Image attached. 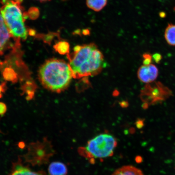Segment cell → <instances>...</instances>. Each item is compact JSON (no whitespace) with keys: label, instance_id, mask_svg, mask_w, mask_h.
<instances>
[{"label":"cell","instance_id":"obj_29","mask_svg":"<svg viewBox=\"0 0 175 175\" xmlns=\"http://www.w3.org/2000/svg\"><path fill=\"white\" fill-rule=\"evenodd\" d=\"M0 132H1V131H0Z\"/></svg>","mask_w":175,"mask_h":175},{"label":"cell","instance_id":"obj_25","mask_svg":"<svg viewBox=\"0 0 175 175\" xmlns=\"http://www.w3.org/2000/svg\"><path fill=\"white\" fill-rule=\"evenodd\" d=\"M18 146L20 148H24L25 146V143L23 142H20L18 144Z\"/></svg>","mask_w":175,"mask_h":175},{"label":"cell","instance_id":"obj_6","mask_svg":"<svg viewBox=\"0 0 175 175\" xmlns=\"http://www.w3.org/2000/svg\"><path fill=\"white\" fill-rule=\"evenodd\" d=\"M26 159L33 165H40L47 163L53 154L52 146L47 139L44 142L31 143L28 148Z\"/></svg>","mask_w":175,"mask_h":175},{"label":"cell","instance_id":"obj_27","mask_svg":"<svg viewBox=\"0 0 175 175\" xmlns=\"http://www.w3.org/2000/svg\"><path fill=\"white\" fill-rule=\"evenodd\" d=\"M142 161V159L141 157L138 156L136 158V161L137 163H141Z\"/></svg>","mask_w":175,"mask_h":175},{"label":"cell","instance_id":"obj_7","mask_svg":"<svg viewBox=\"0 0 175 175\" xmlns=\"http://www.w3.org/2000/svg\"><path fill=\"white\" fill-rule=\"evenodd\" d=\"M16 42L5 23L0 8V56L8 49H12Z\"/></svg>","mask_w":175,"mask_h":175},{"label":"cell","instance_id":"obj_3","mask_svg":"<svg viewBox=\"0 0 175 175\" xmlns=\"http://www.w3.org/2000/svg\"><path fill=\"white\" fill-rule=\"evenodd\" d=\"M23 0H1V11L11 34L16 42L25 41L29 29L26 26L27 12L24 11L21 5Z\"/></svg>","mask_w":175,"mask_h":175},{"label":"cell","instance_id":"obj_20","mask_svg":"<svg viewBox=\"0 0 175 175\" xmlns=\"http://www.w3.org/2000/svg\"><path fill=\"white\" fill-rule=\"evenodd\" d=\"M7 106L2 102H0V115H3L7 111Z\"/></svg>","mask_w":175,"mask_h":175},{"label":"cell","instance_id":"obj_13","mask_svg":"<svg viewBox=\"0 0 175 175\" xmlns=\"http://www.w3.org/2000/svg\"><path fill=\"white\" fill-rule=\"evenodd\" d=\"M107 0H86L88 7L95 11L102 10L106 5Z\"/></svg>","mask_w":175,"mask_h":175},{"label":"cell","instance_id":"obj_5","mask_svg":"<svg viewBox=\"0 0 175 175\" xmlns=\"http://www.w3.org/2000/svg\"><path fill=\"white\" fill-rule=\"evenodd\" d=\"M172 94L171 90L160 82L147 83L141 94V98L145 102L143 108L146 109L149 104L165 101Z\"/></svg>","mask_w":175,"mask_h":175},{"label":"cell","instance_id":"obj_21","mask_svg":"<svg viewBox=\"0 0 175 175\" xmlns=\"http://www.w3.org/2000/svg\"><path fill=\"white\" fill-rule=\"evenodd\" d=\"M6 83H3L0 84V98L2 96L3 93L4 92L5 90Z\"/></svg>","mask_w":175,"mask_h":175},{"label":"cell","instance_id":"obj_2","mask_svg":"<svg viewBox=\"0 0 175 175\" xmlns=\"http://www.w3.org/2000/svg\"><path fill=\"white\" fill-rule=\"evenodd\" d=\"M39 78L46 89L60 93L68 87L73 77L69 64L63 60L51 59L40 67Z\"/></svg>","mask_w":175,"mask_h":175},{"label":"cell","instance_id":"obj_9","mask_svg":"<svg viewBox=\"0 0 175 175\" xmlns=\"http://www.w3.org/2000/svg\"><path fill=\"white\" fill-rule=\"evenodd\" d=\"M9 175H46L43 172H35L20 164H15Z\"/></svg>","mask_w":175,"mask_h":175},{"label":"cell","instance_id":"obj_19","mask_svg":"<svg viewBox=\"0 0 175 175\" xmlns=\"http://www.w3.org/2000/svg\"><path fill=\"white\" fill-rule=\"evenodd\" d=\"M152 59L154 60L155 62L157 64H159L162 59V56L159 53H155L152 56Z\"/></svg>","mask_w":175,"mask_h":175},{"label":"cell","instance_id":"obj_4","mask_svg":"<svg viewBox=\"0 0 175 175\" xmlns=\"http://www.w3.org/2000/svg\"><path fill=\"white\" fill-rule=\"evenodd\" d=\"M117 145L116 139L112 135L102 134L89 140L85 150L92 157L106 158L112 156Z\"/></svg>","mask_w":175,"mask_h":175},{"label":"cell","instance_id":"obj_22","mask_svg":"<svg viewBox=\"0 0 175 175\" xmlns=\"http://www.w3.org/2000/svg\"><path fill=\"white\" fill-rule=\"evenodd\" d=\"M81 33H82V35H84V36H88V35H90V30L88 28L83 29L81 31Z\"/></svg>","mask_w":175,"mask_h":175},{"label":"cell","instance_id":"obj_18","mask_svg":"<svg viewBox=\"0 0 175 175\" xmlns=\"http://www.w3.org/2000/svg\"><path fill=\"white\" fill-rule=\"evenodd\" d=\"M143 65H147L151 64L152 60V56L148 53H145L143 55Z\"/></svg>","mask_w":175,"mask_h":175},{"label":"cell","instance_id":"obj_14","mask_svg":"<svg viewBox=\"0 0 175 175\" xmlns=\"http://www.w3.org/2000/svg\"><path fill=\"white\" fill-rule=\"evenodd\" d=\"M54 48L56 52L61 55H67L70 53L69 43L65 40H61L56 43L54 45Z\"/></svg>","mask_w":175,"mask_h":175},{"label":"cell","instance_id":"obj_23","mask_svg":"<svg viewBox=\"0 0 175 175\" xmlns=\"http://www.w3.org/2000/svg\"><path fill=\"white\" fill-rule=\"evenodd\" d=\"M137 128H138L139 129L143 127V120H139L138 121H137Z\"/></svg>","mask_w":175,"mask_h":175},{"label":"cell","instance_id":"obj_16","mask_svg":"<svg viewBox=\"0 0 175 175\" xmlns=\"http://www.w3.org/2000/svg\"><path fill=\"white\" fill-rule=\"evenodd\" d=\"M58 35H59L58 33L52 32V33H48L47 35H42V34H40V35L38 34L37 35V37L39 39H43L45 43L50 44L54 39V37L58 36Z\"/></svg>","mask_w":175,"mask_h":175},{"label":"cell","instance_id":"obj_12","mask_svg":"<svg viewBox=\"0 0 175 175\" xmlns=\"http://www.w3.org/2000/svg\"><path fill=\"white\" fill-rule=\"evenodd\" d=\"M165 37L166 42L169 45L175 46V25L169 24L166 28Z\"/></svg>","mask_w":175,"mask_h":175},{"label":"cell","instance_id":"obj_8","mask_svg":"<svg viewBox=\"0 0 175 175\" xmlns=\"http://www.w3.org/2000/svg\"><path fill=\"white\" fill-rule=\"evenodd\" d=\"M159 75V70L155 65L152 64L141 66L137 71V76L141 81L146 83L154 82Z\"/></svg>","mask_w":175,"mask_h":175},{"label":"cell","instance_id":"obj_10","mask_svg":"<svg viewBox=\"0 0 175 175\" xmlns=\"http://www.w3.org/2000/svg\"><path fill=\"white\" fill-rule=\"evenodd\" d=\"M112 175H144L140 169L131 166H122L116 170Z\"/></svg>","mask_w":175,"mask_h":175},{"label":"cell","instance_id":"obj_1","mask_svg":"<svg viewBox=\"0 0 175 175\" xmlns=\"http://www.w3.org/2000/svg\"><path fill=\"white\" fill-rule=\"evenodd\" d=\"M67 55L74 78H85L99 74L106 64L104 56L94 43L77 45Z\"/></svg>","mask_w":175,"mask_h":175},{"label":"cell","instance_id":"obj_28","mask_svg":"<svg viewBox=\"0 0 175 175\" xmlns=\"http://www.w3.org/2000/svg\"><path fill=\"white\" fill-rule=\"evenodd\" d=\"M37 1H39L41 2H44L48 1H50V0H37Z\"/></svg>","mask_w":175,"mask_h":175},{"label":"cell","instance_id":"obj_15","mask_svg":"<svg viewBox=\"0 0 175 175\" xmlns=\"http://www.w3.org/2000/svg\"><path fill=\"white\" fill-rule=\"evenodd\" d=\"M3 76L5 79L9 81H16L17 75L15 71L12 68H5L3 71Z\"/></svg>","mask_w":175,"mask_h":175},{"label":"cell","instance_id":"obj_17","mask_svg":"<svg viewBox=\"0 0 175 175\" xmlns=\"http://www.w3.org/2000/svg\"><path fill=\"white\" fill-rule=\"evenodd\" d=\"M28 16L31 19L35 20L39 16V10L35 7H31L27 12Z\"/></svg>","mask_w":175,"mask_h":175},{"label":"cell","instance_id":"obj_26","mask_svg":"<svg viewBox=\"0 0 175 175\" xmlns=\"http://www.w3.org/2000/svg\"><path fill=\"white\" fill-rule=\"evenodd\" d=\"M159 16H160V17H161V18H165V17L166 16V13L163 11L159 13Z\"/></svg>","mask_w":175,"mask_h":175},{"label":"cell","instance_id":"obj_11","mask_svg":"<svg viewBox=\"0 0 175 175\" xmlns=\"http://www.w3.org/2000/svg\"><path fill=\"white\" fill-rule=\"evenodd\" d=\"M50 175H67V168L64 164L60 162H54L51 163L48 168Z\"/></svg>","mask_w":175,"mask_h":175},{"label":"cell","instance_id":"obj_24","mask_svg":"<svg viewBox=\"0 0 175 175\" xmlns=\"http://www.w3.org/2000/svg\"><path fill=\"white\" fill-rule=\"evenodd\" d=\"M81 30L80 29H77L73 32L74 35H78L79 36H81Z\"/></svg>","mask_w":175,"mask_h":175}]
</instances>
